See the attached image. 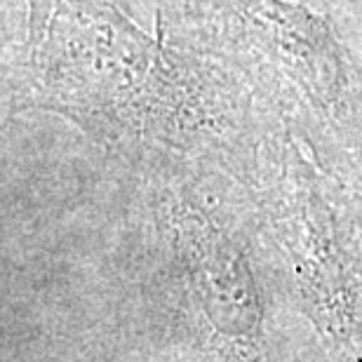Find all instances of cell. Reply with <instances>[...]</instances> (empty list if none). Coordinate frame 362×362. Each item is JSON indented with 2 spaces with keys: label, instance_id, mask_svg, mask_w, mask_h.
<instances>
[{
  "label": "cell",
  "instance_id": "obj_1",
  "mask_svg": "<svg viewBox=\"0 0 362 362\" xmlns=\"http://www.w3.org/2000/svg\"><path fill=\"white\" fill-rule=\"evenodd\" d=\"M5 5V113L59 115L115 160L163 156L240 186L282 127L233 71L146 33L115 0Z\"/></svg>",
  "mask_w": 362,
  "mask_h": 362
},
{
  "label": "cell",
  "instance_id": "obj_2",
  "mask_svg": "<svg viewBox=\"0 0 362 362\" xmlns=\"http://www.w3.org/2000/svg\"><path fill=\"white\" fill-rule=\"evenodd\" d=\"M156 31L243 78L322 168L362 186V57L299 0H148Z\"/></svg>",
  "mask_w": 362,
  "mask_h": 362
},
{
  "label": "cell",
  "instance_id": "obj_3",
  "mask_svg": "<svg viewBox=\"0 0 362 362\" xmlns=\"http://www.w3.org/2000/svg\"><path fill=\"white\" fill-rule=\"evenodd\" d=\"M120 165L139 191L136 238L200 349L214 362H269L255 266L264 243L247 191L219 172L163 156Z\"/></svg>",
  "mask_w": 362,
  "mask_h": 362
},
{
  "label": "cell",
  "instance_id": "obj_4",
  "mask_svg": "<svg viewBox=\"0 0 362 362\" xmlns=\"http://www.w3.org/2000/svg\"><path fill=\"white\" fill-rule=\"evenodd\" d=\"M243 188L264 252L325 349L362 362V186L322 168L282 125Z\"/></svg>",
  "mask_w": 362,
  "mask_h": 362
},
{
  "label": "cell",
  "instance_id": "obj_5",
  "mask_svg": "<svg viewBox=\"0 0 362 362\" xmlns=\"http://www.w3.org/2000/svg\"><path fill=\"white\" fill-rule=\"evenodd\" d=\"M334 19L362 57V0H349L344 10L334 14Z\"/></svg>",
  "mask_w": 362,
  "mask_h": 362
},
{
  "label": "cell",
  "instance_id": "obj_6",
  "mask_svg": "<svg viewBox=\"0 0 362 362\" xmlns=\"http://www.w3.org/2000/svg\"><path fill=\"white\" fill-rule=\"evenodd\" d=\"M299 3L303 5H310V7H315V10H320V12H329V14H337V12H341L346 3L349 0H299Z\"/></svg>",
  "mask_w": 362,
  "mask_h": 362
}]
</instances>
